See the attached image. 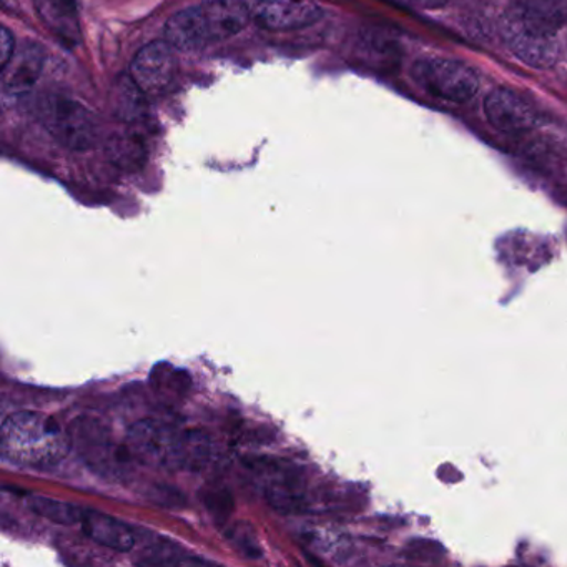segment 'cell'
Masks as SVG:
<instances>
[{
    "label": "cell",
    "instance_id": "cell-1",
    "mask_svg": "<svg viewBox=\"0 0 567 567\" xmlns=\"http://www.w3.org/2000/svg\"><path fill=\"white\" fill-rule=\"evenodd\" d=\"M567 0H513L503 18L504 44L533 69H549L559 58V32Z\"/></svg>",
    "mask_w": 567,
    "mask_h": 567
},
{
    "label": "cell",
    "instance_id": "cell-2",
    "mask_svg": "<svg viewBox=\"0 0 567 567\" xmlns=\"http://www.w3.org/2000/svg\"><path fill=\"white\" fill-rule=\"evenodd\" d=\"M127 450L142 464L167 471H202L214 443L204 431H181L157 420H141L127 431Z\"/></svg>",
    "mask_w": 567,
    "mask_h": 567
},
{
    "label": "cell",
    "instance_id": "cell-3",
    "mask_svg": "<svg viewBox=\"0 0 567 567\" xmlns=\"http://www.w3.org/2000/svg\"><path fill=\"white\" fill-rule=\"evenodd\" d=\"M71 447L68 433L51 417L34 411H19L6 417L0 427L2 457L29 470H51Z\"/></svg>",
    "mask_w": 567,
    "mask_h": 567
},
{
    "label": "cell",
    "instance_id": "cell-4",
    "mask_svg": "<svg viewBox=\"0 0 567 567\" xmlns=\"http://www.w3.org/2000/svg\"><path fill=\"white\" fill-rule=\"evenodd\" d=\"M250 22V6L245 0H208L168 19L165 39L177 51H200L235 38Z\"/></svg>",
    "mask_w": 567,
    "mask_h": 567
},
{
    "label": "cell",
    "instance_id": "cell-5",
    "mask_svg": "<svg viewBox=\"0 0 567 567\" xmlns=\"http://www.w3.org/2000/svg\"><path fill=\"white\" fill-rule=\"evenodd\" d=\"M411 78L431 97L457 105L470 102L481 87L477 72L456 59H417L411 68Z\"/></svg>",
    "mask_w": 567,
    "mask_h": 567
},
{
    "label": "cell",
    "instance_id": "cell-6",
    "mask_svg": "<svg viewBox=\"0 0 567 567\" xmlns=\"http://www.w3.org/2000/svg\"><path fill=\"white\" fill-rule=\"evenodd\" d=\"M68 436L82 461L101 474L122 473L132 457L131 451L121 450L107 427L95 417H75L68 427Z\"/></svg>",
    "mask_w": 567,
    "mask_h": 567
},
{
    "label": "cell",
    "instance_id": "cell-7",
    "mask_svg": "<svg viewBox=\"0 0 567 567\" xmlns=\"http://www.w3.org/2000/svg\"><path fill=\"white\" fill-rule=\"evenodd\" d=\"M41 121L62 145L72 151L95 147L101 135L94 115L69 99H48L41 107Z\"/></svg>",
    "mask_w": 567,
    "mask_h": 567
},
{
    "label": "cell",
    "instance_id": "cell-8",
    "mask_svg": "<svg viewBox=\"0 0 567 567\" xmlns=\"http://www.w3.org/2000/svg\"><path fill=\"white\" fill-rule=\"evenodd\" d=\"M132 81L147 97H161L174 87L178 75V58L168 42L145 45L131 68Z\"/></svg>",
    "mask_w": 567,
    "mask_h": 567
},
{
    "label": "cell",
    "instance_id": "cell-9",
    "mask_svg": "<svg viewBox=\"0 0 567 567\" xmlns=\"http://www.w3.org/2000/svg\"><path fill=\"white\" fill-rule=\"evenodd\" d=\"M251 21L268 31H297L320 21L313 0H250Z\"/></svg>",
    "mask_w": 567,
    "mask_h": 567
},
{
    "label": "cell",
    "instance_id": "cell-10",
    "mask_svg": "<svg viewBox=\"0 0 567 567\" xmlns=\"http://www.w3.org/2000/svg\"><path fill=\"white\" fill-rule=\"evenodd\" d=\"M484 114L496 131L517 135L529 132L536 125L534 109L516 92L497 87L484 99Z\"/></svg>",
    "mask_w": 567,
    "mask_h": 567
},
{
    "label": "cell",
    "instance_id": "cell-11",
    "mask_svg": "<svg viewBox=\"0 0 567 567\" xmlns=\"http://www.w3.org/2000/svg\"><path fill=\"white\" fill-rule=\"evenodd\" d=\"M45 51L35 42L22 45L2 69L6 97H22L38 84L44 69Z\"/></svg>",
    "mask_w": 567,
    "mask_h": 567
},
{
    "label": "cell",
    "instance_id": "cell-12",
    "mask_svg": "<svg viewBox=\"0 0 567 567\" xmlns=\"http://www.w3.org/2000/svg\"><path fill=\"white\" fill-rule=\"evenodd\" d=\"M81 526L89 539L109 547V549L118 550V553L134 549L135 543H137L135 530L128 524L101 513V511H85Z\"/></svg>",
    "mask_w": 567,
    "mask_h": 567
},
{
    "label": "cell",
    "instance_id": "cell-13",
    "mask_svg": "<svg viewBox=\"0 0 567 567\" xmlns=\"http://www.w3.org/2000/svg\"><path fill=\"white\" fill-rule=\"evenodd\" d=\"M39 18L65 45L75 48L81 41V22L75 0H34Z\"/></svg>",
    "mask_w": 567,
    "mask_h": 567
},
{
    "label": "cell",
    "instance_id": "cell-14",
    "mask_svg": "<svg viewBox=\"0 0 567 567\" xmlns=\"http://www.w3.org/2000/svg\"><path fill=\"white\" fill-rule=\"evenodd\" d=\"M265 497L274 509L284 514L305 513L308 507L307 497L301 493L297 477L290 473H284L280 481L270 484L265 491Z\"/></svg>",
    "mask_w": 567,
    "mask_h": 567
},
{
    "label": "cell",
    "instance_id": "cell-15",
    "mask_svg": "<svg viewBox=\"0 0 567 567\" xmlns=\"http://www.w3.org/2000/svg\"><path fill=\"white\" fill-rule=\"evenodd\" d=\"M28 506L32 513L62 526H74L84 519L85 507L45 496H29Z\"/></svg>",
    "mask_w": 567,
    "mask_h": 567
},
{
    "label": "cell",
    "instance_id": "cell-16",
    "mask_svg": "<svg viewBox=\"0 0 567 567\" xmlns=\"http://www.w3.org/2000/svg\"><path fill=\"white\" fill-rule=\"evenodd\" d=\"M141 564H152V566H177V564H212L210 560L202 559L182 549L177 544L158 543L145 554V559L138 560Z\"/></svg>",
    "mask_w": 567,
    "mask_h": 567
},
{
    "label": "cell",
    "instance_id": "cell-17",
    "mask_svg": "<svg viewBox=\"0 0 567 567\" xmlns=\"http://www.w3.org/2000/svg\"><path fill=\"white\" fill-rule=\"evenodd\" d=\"M152 386L157 390L158 394L168 386V390L165 391L168 393L167 396H185L190 386V378L185 371L157 367L152 373Z\"/></svg>",
    "mask_w": 567,
    "mask_h": 567
},
{
    "label": "cell",
    "instance_id": "cell-18",
    "mask_svg": "<svg viewBox=\"0 0 567 567\" xmlns=\"http://www.w3.org/2000/svg\"><path fill=\"white\" fill-rule=\"evenodd\" d=\"M228 537L245 556L257 557V559L261 557L260 546H258L257 539H255L254 533H251L250 526H247V524H237L228 533Z\"/></svg>",
    "mask_w": 567,
    "mask_h": 567
},
{
    "label": "cell",
    "instance_id": "cell-19",
    "mask_svg": "<svg viewBox=\"0 0 567 567\" xmlns=\"http://www.w3.org/2000/svg\"><path fill=\"white\" fill-rule=\"evenodd\" d=\"M208 509L215 514V516H228L231 507H234V499H231L228 491H212L207 496Z\"/></svg>",
    "mask_w": 567,
    "mask_h": 567
},
{
    "label": "cell",
    "instance_id": "cell-20",
    "mask_svg": "<svg viewBox=\"0 0 567 567\" xmlns=\"http://www.w3.org/2000/svg\"><path fill=\"white\" fill-rule=\"evenodd\" d=\"M0 54H2L0 68L4 69L11 62L12 55L16 54L14 38H12L9 29H2V49H0Z\"/></svg>",
    "mask_w": 567,
    "mask_h": 567
},
{
    "label": "cell",
    "instance_id": "cell-21",
    "mask_svg": "<svg viewBox=\"0 0 567 567\" xmlns=\"http://www.w3.org/2000/svg\"><path fill=\"white\" fill-rule=\"evenodd\" d=\"M403 2L413 6V8L426 9V11H433V9H441L450 4V0H403Z\"/></svg>",
    "mask_w": 567,
    "mask_h": 567
}]
</instances>
